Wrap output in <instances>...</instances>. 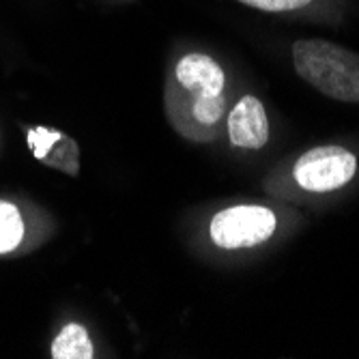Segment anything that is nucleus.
I'll return each instance as SVG.
<instances>
[{
	"instance_id": "2",
	"label": "nucleus",
	"mask_w": 359,
	"mask_h": 359,
	"mask_svg": "<svg viewBox=\"0 0 359 359\" xmlns=\"http://www.w3.org/2000/svg\"><path fill=\"white\" fill-rule=\"evenodd\" d=\"M166 112L170 125L183 138L191 142H213L219 136L226 97L191 93L177 78H170L166 84Z\"/></svg>"
},
{
	"instance_id": "7",
	"label": "nucleus",
	"mask_w": 359,
	"mask_h": 359,
	"mask_svg": "<svg viewBox=\"0 0 359 359\" xmlns=\"http://www.w3.org/2000/svg\"><path fill=\"white\" fill-rule=\"evenodd\" d=\"M52 357L54 359H90L93 344L88 332L78 323L65 325L62 332L52 342Z\"/></svg>"
},
{
	"instance_id": "9",
	"label": "nucleus",
	"mask_w": 359,
	"mask_h": 359,
	"mask_svg": "<svg viewBox=\"0 0 359 359\" xmlns=\"http://www.w3.org/2000/svg\"><path fill=\"white\" fill-rule=\"evenodd\" d=\"M24 237V222L20 211L0 201V254L11 252L20 245Z\"/></svg>"
},
{
	"instance_id": "6",
	"label": "nucleus",
	"mask_w": 359,
	"mask_h": 359,
	"mask_svg": "<svg viewBox=\"0 0 359 359\" xmlns=\"http://www.w3.org/2000/svg\"><path fill=\"white\" fill-rule=\"evenodd\" d=\"M175 78L181 86L191 93L222 95L226 76L219 65L207 54H187L177 62Z\"/></svg>"
},
{
	"instance_id": "10",
	"label": "nucleus",
	"mask_w": 359,
	"mask_h": 359,
	"mask_svg": "<svg viewBox=\"0 0 359 359\" xmlns=\"http://www.w3.org/2000/svg\"><path fill=\"white\" fill-rule=\"evenodd\" d=\"M60 136L58 129H48V127H35L28 132V147L30 153L37 159H41L46 155V151L52 147V142Z\"/></svg>"
},
{
	"instance_id": "4",
	"label": "nucleus",
	"mask_w": 359,
	"mask_h": 359,
	"mask_svg": "<svg viewBox=\"0 0 359 359\" xmlns=\"http://www.w3.org/2000/svg\"><path fill=\"white\" fill-rule=\"evenodd\" d=\"M292 172L295 181L308 191H334L355 177L357 157L344 147H316L297 159Z\"/></svg>"
},
{
	"instance_id": "3",
	"label": "nucleus",
	"mask_w": 359,
	"mask_h": 359,
	"mask_svg": "<svg viewBox=\"0 0 359 359\" xmlns=\"http://www.w3.org/2000/svg\"><path fill=\"white\" fill-rule=\"evenodd\" d=\"M278 228L271 209L260 205H237L211 219V239L224 250H241L265 243Z\"/></svg>"
},
{
	"instance_id": "11",
	"label": "nucleus",
	"mask_w": 359,
	"mask_h": 359,
	"mask_svg": "<svg viewBox=\"0 0 359 359\" xmlns=\"http://www.w3.org/2000/svg\"><path fill=\"white\" fill-rule=\"evenodd\" d=\"M239 3L260 9V11H271V13H280V11H295L302 9L306 5H310L312 0H239Z\"/></svg>"
},
{
	"instance_id": "5",
	"label": "nucleus",
	"mask_w": 359,
	"mask_h": 359,
	"mask_svg": "<svg viewBox=\"0 0 359 359\" xmlns=\"http://www.w3.org/2000/svg\"><path fill=\"white\" fill-rule=\"evenodd\" d=\"M228 136L239 149H263L269 140V121L258 97L245 95L228 116Z\"/></svg>"
},
{
	"instance_id": "8",
	"label": "nucleus",
	"mask_w": 359,
	"mask_h": 359,
	"mask_svg": "<svg viewBox=\"0 0 359 359\" xmlns=\"http://www.w3.org/2000/svg\"><path fill=\"white\" fill-rule=\"evenodd\" d=\"M46 166L56 168L69 177H78L80 172V149L78 142L74 138H69L67 134H62L52 142V147L46 151V155L39 159Z\"/></svg>"
},
{
	"instance_id": "1",
	"label": "nucleus",
	"mask_w": 359,
	"mask_h": 359,
	"mask_svg": "<svg viewBox=\"0 0 359 359\" xmlns=\"http://www.w3.org/2000/svg\"><path fill=\"white\" fill-rule=\"evenodd\" d=\"M297 74L325 97L359 104V54L325 39H299L292 46Z\"/></svg>"
}]
</instances>
